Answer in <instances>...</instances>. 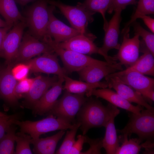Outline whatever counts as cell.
<instances>
[{
  "instance_id": "1",
  "label": "cell",
  "mask_w": 154,
  "mask_h": 154,
  "mask_svg": "<svg viewBox=\"0 0 154 154\" xmlns=\"http://www.w3.org/2000/svg\"><path fill=\"white\" fill-rule=\"evenodd\" d=\"M114 106L110 103L105 106L99 101L92 98L87 99L76 116L83 135H85L91 128L105 127Z\"/></svg>"
},
{
  "instance_id": "2",
  "label": "cell",
  "mask_w": 154,
  "mask_h": 154,
  "mask_svg": "<svg viewBox=\"0 0 154 154\" xmlns=\"http://www.w3.org/2000/svg\"><path fill=\"white\" fill-rule=\"evenodd\" d=\"M42 41L49 45L59 56L67 74L78 72L87 66L93 64L109 65L111 63L93 58L86 54L61 48L48 35L46 34Z\"/></svg>"
},
{
  "instance_id": "3",
  "label": "cell",
  "mask_w": 154,
  "mask_h": 154,
  "mask_svg": "<svg viewBox=\"0 0 154 154\" xmlns=\"http://www.w3.org/2000/svg\"><path fill=\"white\" fill-rule=\"evenodd\" d=\"M50 0H36L25 12V22L29 30L27 32L41 41L46 34Z\"/></svg>"
},
{
  "instance_id": "4",
  "label": "cell",
  "mask_w": 154,
  "mask_h": 154,
  "mask_svg": "<svg viewBox=\"0 0 154 154\" xmlns=\"http://www.w3.org/2000/svg\"><path fill=\"white\" fill-rule=\"evenodd\" d=\"M15 124L20 127L21 131L28 134L32 140H35L42 135L52 131L72 128L76 123H71L53 115L49 114L46 117L37 121H21L19 120Z\"/></svg>"
},
{
  "instance_id": "5",
  "label": "cell",
  "mask_w": 154,
  "mask_h": 154,
  "mask_svg": "<svg viewBox=\"0 0 154 154\" xmlns=\"http://www.w3.org/2000/svg\"><path fill=\"white\" fill-rule=\"evenodd\" d=\"M129 117V120L125 127L117 131L129 137L135 133L141 143L145 140L151 141L154 135V111L143 109L140 114L132 113Z\"/></svg>"
},
{
  "instance_id": "6",
  "label": "cell",
  "mask_w": 154,
  "mask_h": 154,
  "mask_svg": "<svg viewBox=\"0 0 154 154\" xmlns=\"http://www.w3.org/2000/svg\"><path fill=\"white\" fill-rule=\"evenodd\" d=\"M48 3L59 9L72 27L81 34L87 35L86 27L89 23L93 21V15L95 13L88 10L79 2L74 6L64 4L59 0H50Z\"/></svg>"
},
{
  "instance_id": "7",
  "label": "cell",
  "mask_w": 154,
  "mask_h": 154,
  "mask_svg": "<svg viewBox=\"0 0 154 154\" xmlns=\"http://www.w3.org/2000/svg\"><path fill=\"white\" fill-rule=\"evenodd\" d=\"M87 99L84 95L74 94L65 90L47 114L72 123L81 108Z\"/></svg>"
},
{
  "instance_id": "8",
  "label": "cell",
  "mask_w": 154,
  "mask_h": 154,
  "mask_svg": "<svg viewBox=\"0 0 154 154\" xmlns=\"http://www.w3.org/2000/svg\"><path fill=\"white\" fill-rule=\"evenodd\" d=\"M54 52L49 45L39 40L27 32L23 35L17 52L11 64L28 60L33 57L42 54Z\"/></svg>"
},
{
  "instance_id": "9",
  "label": "cell",
  "mask_w": 154,
  "mask_h": 154,
  "mask_svg": "<svg viewBox=\"0 0 154 154\" xmlns=\"http://www.w3.org/2000/svg\"><path fill=\"white\" fill-rule=\"evenodd\" d=\"M122 11L118 9L114 11V13L108 22L106 29L104 31L105 34L103 44L99 49V54L104 58L106 62L110 63H117L113 57L108 55V52L111 49L118 50L119 48L120 44L118 43V39Z\"/></svg>"
},
{
  "instance_id": "10",
  "label": "cell",
  "mask_w": 154,
  "mask_h": 154,
  "mask_svg": "<svg viewBox=\"0 0 154 154\" xmlns=\"http://www.w3.org/2000/svg\"><path fill=\"white\" fill-rule=\"evenodd\" d=\"M113 75L117 76L121 82L133 88L143 97L154 100V79L135 71L123 74Z\"/></svg>"
},
{
  "instance_id": "11",
  "label": "cell",
  "mask_w": 154,
  "mask_h": 154,
  "mask_svg": "<svg viewBox=\"0 0 154 154\" xmlns=\"http://www.w3.org/2000/svg\"><path fill=\"white\" fill-rule=\"evenodd\" d=\"M58 56L55 52L46 53L23 62L29 66L32 72L53 74L58 76L67 75L65 70L59 64Z\"/></svg>"
},
{
  "instance_id": "12",
  "label": "cell",
  "mask_w": 154,
  "mask_h": 154,
  "mask_svg": "<svg viewBox=\"0 0 154 154\" xmlns=\"http://www.w3.org/2000/svg\"><path fill=\"white\" fill-rule=\"evenodd\" d=\"M129 31V28L123 33L118 52L113 56L116 61L119 60L120 64L127 67L133 64L139 57L140 42L139 36L136 33L133 37L130 38Z\"/></svg>"
},
{
  "instance_id": "13",
  "label": "cell",
  "mask_w": 154,
  "mask_h": 154,
  "mask_svg": "<svg viewBox=\"0 0 154 154\" xmlns=\"http://www.w3.org/2000/svg\"><path fill=\"white\" fill-rule=\"evenodd\" d=\"M12 27L6 35L0 52V57L5 59L6 65L11 64L13 61L27 25L25 22L21 21Z\"/></svg>"
},
{
  "instance_id": "14",
  "label": "cell",
  "mask_w": 154,
  "mask_h": 154,
  "mask_svg": "<svg viewBox=\"0 0 154 154\" xmlns=\"http://www.w3.org/2000/svg\"><path fill=\"white\" fill-rule=\"evenodd\" d=\"M55 7L48 6V21L46 34L49 35L56 43L66 41L80 34L79 32L70 27L58 19L54 14Z\"/></svg>"
},
{
  "instance_id": "15",
  "label": "cell",
  "mask_w": 154,
  "mask_h": 154,
  "mask_svg": "<svg viewBox=\"0 0 154 154\" xmlns=\"http://www.w3.org/2000/svg\"><path fill=\"white\" fill-rule=\"evenodd\" d=\"M105 78L109 88H113L117 93L130 102L135 103L147 109L154 111V108L146 101L141 94L121 82L117 76L112 74L106 76Z\"/></svg>"
},
{
  "instance_id": "16",
  "label": "cell",
  "mask_w": 154,
  "mask_h": 154,
  "mask_svg": "<svg viewBox=\"0 0 154 154\" xmlns=\"http://www.w3.org/2000/svg\"><path fill=\"white\" fill-rule=\"evenodd\" d=\"M64 76H58L57 82L34 104L31 108L33 114L43 115L51 110L63 89Z\"/></svg>"
},
{
  "instance_id": "17",
  "label": "cell",
  "mask_w": 154,
  "mask_h": 154,
  "mask_svg": "<svg viewBox=\"0 0 154 154\" xmlns=\"http://www.w3.org/2000/svg\"><path fill=\"white\" fill-rule=\"evenodd\" d=\"M96 37L80 34L63 42L56 43L59 47L84 54H99V49L93 41Z\"/></svg>"
},
{
  "instance_id": "18",
  "label": "cell",
  "mask_w": 154,
  "mask_h": 154,
  "mask_svg": "<svg viewBox=\"0 0 154 154\" xmlns=\"http://www.w3.org/2000/svg\"><path fill=\"white\" fill-rule=\"evenodd\" d=\"M123 70L122 65L119 62L109 65H92L85 67L78 72L81 81L93 83L100 82L108 75Z\"/></svg>"
},
{
  "instance_id": "19",
  "label": "cell",
  "mask_w": 154,
  "mask_h": 154,
  "mask_svg": "<svg viewBox=\"0 0 154 154\" xmlns=\"http://www.w3.org/2000/svg\"><path fill=\"white\" fill-rule=\"evenodd\" d=\"M58 76L54 75L52 77L39 75L34 78L31 88L24 98L23 106L31 108L49 89L58 80Z\"/></svg>"
},
{
  "instance_id": "20",
  "label": "cell",
  "mask_w": 154,
  "mask_h": 154,
  "mask_svg": "<svg viewBox=\"0 0 154 154\" xmlns=\"http://www.w3.org/2000/svg\"><path fill=\"white\" fill-rule=\"evenodd\" d=\"M92 96L102 98L117 107L121 108L133 114H139L143 109V107L140 105H132L116 92L110 88L94 89L90 93L89 97Z\"/></svg>"
},
{
  "instance_id": "21",
  "label": "cell",
  "mask_w": 154,
  "mask_h": 154,
  "mask_svg": "<svg viewBox=\"0 0 154 154\" xmlns=\"http://www.w3.org/2000/svg\"><path fill=\"white\" fill-rule=\"evenodd\" d=\"M6 65L0 73V97L11 105L15 106L18 103V100L15 94L17 81L11 72L13 65L10 64Z\"/></svg>"
},
{
  "instance_id": "22",
  "label": "cell",
  "mask_w": 154,
  "mask_h": 154,
  "mask_svg": "<svg viewBox=\"0 0 154 154\" xmlns=\"http://www.w3.org/2000/svg\"><path fill=\"white\" fill-rule=\"evenodd\" d=\"M140 51L143 54L133 64L124 70L117 72L113 74L119 75L135 71L144 75L154 76V56L148 49L143 40L140 41Z\"/></svg>"
},
{
  "instance_id": "23",
  "label": "cell",
  "mask_w": 154,
  "mask_h": 154,
  "mask_svg": "<svg viewBox=\"0 0 154 154\" xmlns=\"http://www.w3.org/2000/svg\"><path fill=\"white\" fill-rule=\"evenodd\" d=\"M119 113L120 110L115 106L110 117L105 127L106 132L102 140V147L104 149L107 154H115L119 147V140L117 135L114 120Z\"/></svg>"
},
{
  "instance_id": "24",
  "label": "cell",
  "mask_w": 154,
  "mask_h": 154,
  "mask_svg": "<svg viewBox=\"0 0 154 154\" xmlns=\"http://www.w3.org/2000/svg\"><path fill=\"white\" fill-rule=\"evenodd\" d=\"M64 78L65 84L63 86V89L72 94L83 95L85 94L88 97L90 93L93 89L97 88H105L108 87L106 81L91 83L74 80L67 75H64Z\"/></svg>"
},
{
  "instance_id": "25",
  "label": "cell",
  "mask_w": 154,
  "mask_h": 154,
  "mask_svg": "<svg viewBox=\"0 0 154 154\" xmlns=\"http://www.w3.org/2000/svg\"><path fill=\"white\" fill-rule=\"evenodd\" d=\"M65 133V130H60L56 134L44 138H39L32 140L31 144L33 146V151L35 154H53L57 143Z\"/></svg>"
},
{
  "instance_id": "26",
  "label": "cell",
  "mask_w": 154,
  "mask_h": 154,
  "mask_svg": "<svg viewBox=\"0 0 154 154\" xmlns=\"http://www.w3.org/2000/svg\"><path fill=\"white\" fill-rule=\"evenodd\" d=\"M15 0H0V14L7 25L13 27L21 21L25 22V19L20 13Z\"/></svg>"
},
{
  "instance_id": "27",
  "label": "cell",
  "mask_w": 154,
  "mask_h": 154,
  "mask_svg": "<svg viewBox=\"0 0 154 154\" xmlns=\"http://www.w3.org/2000/svg\"><path fill=\"white\" fill-rule=\"evenodd\" d=\"M154 13V0H139L135 13L122 31L123 34L133 23L142 16Z\"/></svg>"
},
{
  "instance_id": "28",
  "label": "cell",
  "mask_w": 154,
  "mask_h": 154,
  "mask_svg": "<svg viewBox=\"0 0 154 154\" xmlns=\"http://www.w3.org/2000/svg\"><path fill=\"white\" fill-rule=\"evenodd\" d=\"M113 0H85L83 5L88 10L95 13L98 12L102 15L104 21L103 29L105 31L108 22L105 16L106 12L111 5Z\"/></svg>"
},
{
  "instance_id": "29",
  "label": "cell",
  "mask_w": 154,
  "mask_h": 154,
  "mask_svg": "<svg viewBox=\"0 0 154 154\" xmlns=\"http://www.w3.org/2000/svg\"><path fill=\"white\" fill-rule=\"evenodd\" d=\"M128 136L124 135H121L119 140L121 141V145L118 147L115 154H138L143 148V143H141L138 138L128 139Z\"/></svg>"
},
{
  "instance_id": "30",
  "label": "cell",
  "mask_w": 154,
  "mask_h": 154,
  "mask_svg": "<svg viewBox=\"0 0 154 154\" xmlns=\"http://www.w3.org/2000/svg\"><path fill=\"white\" fill-rule=\"evenodd\" d=\"M15 125L13 124L9 127L0 140V154H15L14 144L17 129Z\"/></svg>"
},
{
  "instance_id": "31",
  "label": "cell",
  "mask_w": 154,
  "mask_h": 154,
  "mask_svg": "<svg viewBox=\"0 0 154 154\" xmlns=\"http://www.w3.org/2000/svg\"><path fill=\"white\" fill-rule=\"evenodd\" d=\"M15 140L16 146L15 154L32 153L30 147L32 141V138L30 135L20 131L16 133Z\"/></svg>"
},
{
  "instance_id": "32",
  "label": "cell",
  "mask_w": 154,
  "mask_h": 154,
  "mask_svg": "<svg viewBox=\"0 0 154 154\" xmlns=\"http://www.w3.org/2000/svg\"><path fill=\"white\" fill-rule=\"evenodd\" d=\"M80 123L77 122L75 126L68 131L65 137L60 148L56 152L57 154H68L73 145L75 142V136Z\"/></svg>"
},
{
  "instance_id": "33",
  "label": "cell",
  "mask_w": 154,
  "mask_h": 154,
  "mask_svg": "<svg viewBox=\"0 0 154 154\" xmlns=\"http://www.w3.org/2000/svg\"><path fill=\"white\" fill-rule=\"evenodd\" d=\"M131 25H133V27L135 33L141 37L147 47L154 56V33L146 30L136 21L133 23Z\"/></svg>"
},
{
  "instance_id": "34",
  "label": "cell",
  "mask_w": 154,
  "mask_h": 154,
  "mask_svg": "<svg viewBox=\"0 0 154 154\" xmlns=\"http://www.w3.org/2000/svg\"><path fill=\"white\" fill-rule=\"evenodd\" d=\"M33 80L34 78H27L17 81L15 89V94L18 100L25 97L31 88Z\"/></svg>"
},
{
  "instance_id": "35",
  "label": "cell",
  "mask_w": 154,
  "mask_h": 154,
  "mask_svg": "<svg viewBox=\"0 0 154 154\" xmlns=\"http://www.w3.org/2000/svg\"><path fill=\"white\" fill-rule=\"evenodd\" d=\"M30 71L29 66L24 62L19 63L15 64L11 69L12 74L17 81L27 78Z\"/></svg>"
},
{
  "instance_id": "36",
  "label": "cell",
  "mask_w": 154,
  "mask_h": 154,
  "mask_svg": "<svg viewBox=\"0 0 154 154\" xmlns=\"http://www.w3.org/2000/svg\"><path fill=\"white\" fill-rule=\"evenodd\" d=\"M20 116L18 114L9 115L7 118L0 120V140L5 134L9 127L19 119Z\"/></svg>"
},
{
  "instance_id": "37",
  "label": "cell",
  "mask_w": 154,
  "mask_h": 154,
  "mask_svg": "<svg viewBox=\"0 0 154 154\" xmlns=\"http://www.w3.org/2000/svg\"><path fill=\"white\" fill-rule=\"evenodd\" d=\"M102 139H91L85 136V143H88L89 149L87 151L82 152L81 154H101V149L102 147Z\"/></svg>"
},
{
  "instance_id": "38",
  "label": "cell",
  "mask_w": 154,
  "mask_h": 154,
  "mask_svg": "<svg viewBox=\"0 0 154 154\" xmlns=\"http://www.w3.org/2000/svg\"><path fill=\"white\" fill-rule=\"evenodd\" d=\"M136 3V0H113L107 10L108 13L110 14L116 9H119L122 11L127 6L135 4Z\"/></svg>"
},
{
  "instance_id": "39",
  "label": "cell",
  "mask_w": 154,
  "mask_h": 154,
  "mask_svg": "<svg viewBox=\"0 0 154 154\" xmlns=\"http://www.w3.org/2000/svg\"><path fill=\"white\" fill-rule=\"evenodd\" d=\"M85 135H79L77 136L76 141L68 154H81L83 145L85 143Z\"/></svg>"
},
{
  "instance_id": "40",
  "label": "cell",
  "mask_w": 154,
  "mask_h": 154,
  "mask_svg": "<svg viewBox=\"0 0 154 154\" xmlns=\"http://www.w3.org/2000/svg\"><path fill=\"white\" fill-rule=\"evenodd\" d=\"M148 28L154 33V19L147 15H144L141 17Z\"/></svg>"
},
{
  "instance_id": "41",
  "label": "cell",
  "mask_w": 154,
  "mask_h": 154,
  "mask_svg": "<svg viewBox=\"0 0 154 154\" xmlns=\"http://www.w3.org/2000/svg\"><path fill=\"white\" fill-rule=\"evenodd\" d=\"M10 26L0 28V52L5 37L7 33L12 28Z\"/></svg>"
},
{
  "instance_id": "42",
  "label": "cell",
  "mask_w": 154,
  "mask_h": 154,
  "mask_svg": "<svg viewBox=\"0 0 154 154\" xmlns=\"http://www.w3.org/2000/svg\"><path fill=\"white\" fill-rule=\"evenodd\" d=\"M15 2L21 6H25L31 2H33L36 0H15Z\"/></svg>"
},
{
  "instance_id": "43",
  "label": "cell",
  "mask_w": 154,
  "mask_h": 154,
  "mask_svg": "<svg viewBox=\"0 0 154 154\" xmlns=\"http://www.w3.org/2000/svg\"><path fill=\"white\" fill-rule=\"evenodd\" d=\"M8 25L5 21H4L0 18V28L4 27Z\"/></svg>"
},
{
  "instance_id": "44",
  "label": "cell",
  "mask_w": 154,
  "mask_h": 154,
  "mask_svg": "<svg viewBox=\"0 0 154 154\" xmlns=\"http://www.w3.org/2000/svg\"><path fill=\"white\" fill-rule=\"evenodd\" d=\"M9 115H7L0 111V117H8Z\"/></svg>"
},
{
  "instance_id": "45",
  "label": "cell",
  "mask_w": 154,
  "mask_h": 154,
  "mask_svg": "<svg viewBox=\"0 0 154 154\" xmlns=\"http://www.w3.org/2000/svg\"><path fill=\"white\" fill-rule=\"evenodd\" d=\"M5 66L0 64V73Z\"/></svg>"
},
{
  "instance_id": "46",
  "label": "cell",
  "mask_w": 154,
  "mask_h": 154,
  "mask_svg": "<svg viewBox=\"0 0 154 154\" xmlns=\"http://www.w3.org/2000/svg\"><path fill=\"white\" fill-rule=\"evenodd\" d=\"M9 116L8 117H0V120H1V119H3V118L8 117H9Z\"/></svg>"
}]
</instances>
